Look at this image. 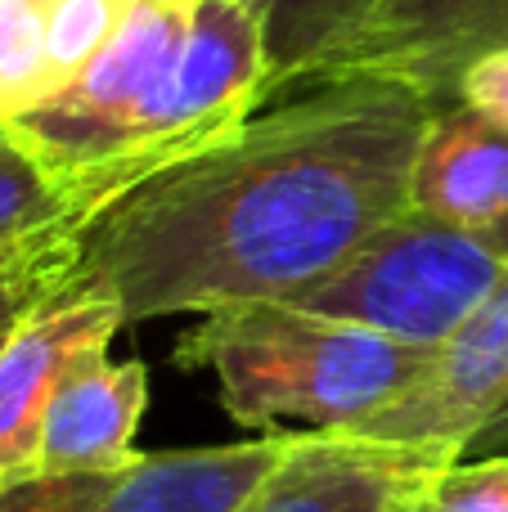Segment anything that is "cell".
Segmentation results:
<instances>
[{"mask_svg": "<svg viewBox=\"0 0 508 512\" xmlns=\"http://www.w3.org/2000/svg\"><path fill=\"white\" fill-rule=\"evenodd\" d=\"M437 113L428 95L378 77L320 81L257 108L90 212L63 292L113 301L126 324L302 297L410 212Z\"/></svg>", "mask_w": 508, "mask_h": 512, "instance_id": "cell-1", "label": "cell"}, {"mask_svg": "<svg viewBox=\"0 0 508 512\" xmlns=\"http://www.w3.org/2000/svg\"><path fill=\"white\" fill-rule=\"evenodd\" d=\"M171 360L212 373L221 409L248 432H342L401 400L432 351L293 301H243L198 315Z\"/></svg>", "mask_w": 508, "mask_h": 512, "instance_id": "cell-2", "label": "cell"}, {"mask_svg": "<svg viewBox=\"0 0 508 512\" xmlns=\"http://www.w3.org/2000/svg\"><path fill=\"white\" fill-rule=\"evenodd\" d=\"M504 274L508 248L491 230L450 225L410 207L293 297V306L437 351L482 310Z\"/></svg>", "mask_w": 508, "mask_h": 512, "instance_id": "cell-3", "label": "cell"}, {"mask_svg": "<svg viewBox=\"0 0 508 512\" xmlns=\"http://www.w3.org/2000/svg\"><path fill=\"white\" fill-rule=\"evenodd\" d=\"M288 436L135 454L104 472H27L0 481V512H234L284 459Z\"/></svg>", "mask_w": 508, "mask_h": 512, "instance_id": "cell-4", "label": "cell"}, {"mask_svg": "<svg viewBox=\"0 0 508 512\" xmlns=\"http://www.w3.org/2000/svg\"><path fill=\"white\" fill-rule=\"evenodd\" d=\"M508 405V274L473 319L432 351V364L401 400L378 409L351 436L423 454L464 459L486 423Z\"/></svg>", "mask_w": 508, "mask_h": 512, "instance_id": "cell-5", "label": "cell"}, {"mask_svg": "<svg viewBox=\"0 0 508 512\" xmlns=\"http://www.w3.org/2000/svg\"><path fill=\"white\" fill-rule=\"evenodd\" d=\"M495 50H508V0H378L360 36L311 86L378 77L450 108L464 72Z\"/></svg>", "mask_w": 508, "mask_h": 512, "instance_id": "cell-6", "label": "cell"}, {"mask_svg": "<svg viewBox=\"0 0 508 512\" xmlns=\"http://www.w3.org/2000/svg\"><path fill=\"white\" fill-rule=\"evenodd\" d=\"M126 328L113 301L59 292L0 351V481L36 472L41 427L63 373Z\"/></svg>", "mask_w": 508, "mask_h": 512, "instance_id": "cell-7", "label": "cell"}, {"mask_svg": "<svg viewBox=\"0 0 508 512\" xmlns=\"http://www.w3.org/2000/svg\"><path fill=\"white\" fill-rule=\"evenodd\" d=\"M149 409V369L86 351L54 391L41 427L36 472H104L135 459V427Z\"/></svg>", "mask_w": 508, "mask_h": 512, "instance_id": "cell-8", "label": "cell"}, {"mask_svg": "<svg viewBox=\"0 0 508 512\" xmlns=\"http://www.w3.org/2000/svg\"><path fill=\"white\" fill-rule=\"evenodd\" d=\"M414 459L351 432H293L284 459L234 512H396Z\"/></svg>", "mask_w": 508, "mask_h": 512, "instance_id": "cell-9", "label": "cell"}, {"mask_svg": "<svg viewBox=\"0 0 508 512\" xmlns=\"http://www.w3.org/2000/svg\"><path fill=\"white\" fill-rule=\"evenodd\" d=\"M410 207L468 230L508 221V126L464 104L441 108L414 158Z\"/></svg>", "mask_w": 508, "mask_h": 512, "instance_id": "cell-10", "label": "cell"}, {"mask_svg": "<svg viewBox=\"0 0 508 512\" xmlns=\"http://www.w3.org/2000/svg\"><path fill=\"white\" fill-rule=\"evenodd\" d=\"M266 36V104L306 90L351 41L378 0H248Z\"/></svg>", "mask_w": 508, "mask_h": 512, "instance_id": "cell-11", "label": "cell"}, {"mask_svg": "<svg viewBox=\"0 0 508 512\" xmlns=\"http://www.w3.org/2000/svg\"><path fill=\"white\" fill-rule=\"evenodd\" d=\"M81 221L86 216L23 144L14 122H0V252L68 234Z\"/></svg>", "mask_w": 508, "mask_h": 512, "instance_id": "cell-12", "label": "cell"}, {"mask_svg": "<svg viewBox=\"0 0 508 512\" xmlns=\"http://www.w3.org/2000/svg\"><path fill=\"white\" fill-rule=\"evenodd\" d=\"M396 512H508V454L495 459H414Z\"/></svg>", "mask_w": 508, "mask_h": 512, "instance_id": "cell-13", "label": "cell"}, {"mask_svg": "<svg viewBox=\"0 0 508 512\" xmlns=\"http://www.w3.org/2000/svg\"><path fill=\"white\" fill-rule=\"evenodd\" d=\"M54 95L45 0H0V122H18Z\"/></svg>", "mask_w": 508, "mask_h": 512, "instance_id": "cell-14", "label": "cell"}, {"mask_svg": "<svg viewBox=\"0 0 508 512\" xmlns=\"http://www.w3.org/2000/svg\"><path fill=\"white\" fill-rule=\"evenodd\" d=\"M77 230L54 234V239H41V243H27V248H14V252H0V351H5V342L45 301L68 288L72 239H77Z\"/></svg>", "mask_w": 508, "mask_h": 512, "instance_id": "cell-15", "label": "cell"}, {"mask_svg": "<svg viewBox=\"0 0 508 512\" xmlns=\"http://www.w3.org/2000/svg\"><path fill=\"white\" fill-rule=\"evenodd\" d=\"M455 104H464V108H473V113L508 126V50L486 54V59H477L473 68L464 72Z\"/></svg>", "mask_w": 508, "mask_h": 512, "instance_id": "cell-16", "label": "cell"}, {"mask_svg": "<svg viewBox=\"0 0 508 512\" xmlns=\"http://www.w3.org/2000/svg\"><path fill=\"white\" fill-rule=\"evenodd\" d=\"M495 454H508V405L477 432V441L468 445L464 459H495Z\"/></svg>", "mask_w": 508, "mask_h": 512, "instance_id": "cell-17", "label": "cell"}, {"mask_svg": "<svg viewBox=\"0 0 508 512\" xmlns=\"http://www.w3.org/2000/svg\"><path fill=\"white\" fill-rule=\"evenodd\" d=\"M491 234H495V239H500V243H504V248H508V221H500V225H491Z\"/></svg>", "mask_w": 508, "mask_h": 512, "instance_id": "cell-18", "label": "cell"}]
</instances>
